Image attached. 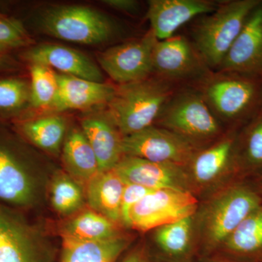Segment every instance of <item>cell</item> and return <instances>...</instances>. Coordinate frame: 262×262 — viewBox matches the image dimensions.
Masks as SVG:
<instances>
[{
	"mask_svg": "<svg viewBox=\"0 0 262 262\" xmlns=\"http://www.w3.org/2000/svg\"><path fill=\"white\" fill-rule=\"evenodd\" d=\"M258 262H262V259L261 260V261H258Z\"/></svg>",
	"mask_w": 262,
	"mask_h": 262,
	"instance_id": "cell-38",
	"label": "cell"
},
{
	"mask_svg": "<svg viewBox=\"0 0 262 262\" xmlns=\"http://www.w3.org/2000/svg\"><path fill=\"white\" fill-rule=\"evenodd\" d=\"M193 215L156 229L155 239L165 252L180 255L187 251L192 237Z\"/></svg>",
	"mask_w": 262,
	"mask_h": 262,
	"instance_id": "cell-30",
	"label": "cell"
},
{
	"mask_svg": "<svg viewBox=\"0 0 262 262\" xmlns=\"http://www.w3.org/2000/svg\"><path fill=\"white\" fill-rule=\"evenodd\" d=\"M124 156L187 168L199 147L171 131L152 125L122 137Z\"/></svg>",
	"mask_w": 262,
	"mask_h": 262,
	"instance_id": "cell-9",
	"label": "cell"
},
{
	"mask_svg": "<svg viewBox=\"0 0 262 262\" xmlns=\"http://www.w3.org/2000/svg\"><path fill=\"white\" fill-rule=\"evenodd\" d=\"M256 185H257L258 189H259L260 192H261L262 195V177L261 180H260L258 182H256Z\"/></svg>",
	"mask_w": 262,
	"mask_h": 262,
	"instance_id": "cell-36",
	"label": "cell"
},
{
	"mask_svg": "<svg viewBox=\"0 0 262 262\" xmlns=\"http://www.w3.org/2000/svg\"><path fill=\"white\" fill-rule=\"evenodd\" d=\"M128 244L122 235L89 242L63 241L61 262H115Z\"/></svg>",
	"mask_w": 262,
	"mask_h": 262,
	"instance_id": "cell-23",
	"label": "cell"
},
{
	"mask_svg": "<svg viewBox=\"0 0 262 262\" xmlns=\"http://www.w3.org/2000/svg\"><path fill=\"white\" fill-rule=\"evenodd\" d=\"M30 75V106L34 108H51L58 92V77L46 66L29 65Z\"/></svg>",
	"mask_w": 262,
	"mask_h": 262,
	"instance_id": "cell-28",
	"label": "cell"
},
{
	"mask_svg": "<svg viewBox=\"0 0 262 262\" xmlns=\"http://www.w3.org/2000/svg\"><path fill=\"white\" fill-rule=\"evenodd\" d=\"M20 57L29 64L44 65L63 75L103 82L98 65L82 52L67 46L51 43L33 46L22 51Z\"/></svg>",
	"mask_w": 262,
	"mask_h": 262,
	"instance_id": "cell-13",
	"label": "cell"
},
{
	"mask_svg": "<svg viewBox=\"0 0 262 262\" xmlns=\"http://www.w3.org/2000/svg\"><path fill=\"white\" fill-rule=\"evenodd\" d=\"M157 41L149 30L139 39L117 45L99 53L98 63L118 84L145 80L152 74V53Z\"/></svg>",
	"mask_w": 262,
	"mask_h": 262,
	"instance_id": "cell-11",
	"label": "cell"
},
{
	"mask_svg": "<svg viewBox=\"0 0 262 262\" xmlns=\"http://www.w3.org/2000/svg\"><path fill=\"white\" fill-rule=\"evenodd\" d=\"M226 248L244 262L262 259V206L253 211L225 241Z\"/></svg>",
	"mask_w": 262,
	"mask_h": 262,
	"instance_id": "cell-25",
	"label": "cell"
},
{
	"mask_svg": "<svg viewBox=\"0 0 262 262\" xmlns=\"http://www.w3.org/2000/svg\"><path fill=\"white\" fill-rule=\"evenodd\" d=\"M154 125L182 136L200 149L211 145L227 132L194 88L176 91Z\"/></svg>",
	"mask_w": 262,
	"mask_h": 262,
	"instance_id": "cell-4",
	"label": "cell"
},
{
	"mask_svg": "<svg viewBox=\"0 0 262 262\" xmlns=\"http://www.w3.org/2000/svg\"><path fill=\"white\" fill-rule=\"evenodd\" d=\"M63 241H100L121 235L117 224L94 211H85L76 215L63 226Z\"/></svg>",
	"mask_w": 262,
	"mask_h": 262,
	"instance_id": "cell-24",
	"label": "cell"
},
{
	"mask_svg": "<svg viewBox=\"0 0 262 262\" xmlns=\"http://www.w3.org/2000/svg\"><path fill=\"white\" fill-rule=\"evenodd\" d=\"M37 198V185L25 153L14 138L0 128V203L25 209Z\"/></svg>",
	"mask_w": 262,
	"mask_h": 262,
	"instance_id": "cell-8",
	"label": "cell"
},
{
	"mask_svg": "<svg viewBox=\"0 0 262 262\" xmlns=\"http://www.w3.org/2000/svg\"><path fill=\"white\" fill-rule=\"evenodd\" d=\"M125 183L115 170L102 172L87 184L85 196L93 211L115 223L121 222L122 194Z\"/></svg>",
	"mask_w": 262,
	"mask_h": 262,
	"instance_id": "cell-20",
	"label": "cell"
},
{
	"mask_svg": "<svg viewBox=\"0 0 262 262\" xmlns=\"http://www.w3.org/2000/svg\"><path fill=\"white\" fill-rule=\"evenodd\" d=\"M238 129L225 133L211 145L200 149L187 168L200 184H208L230 168H234V147Z\"/></svg>",
	"mask_w": 262,
	"mask_h": 262,
	"instance_id": "cell-19",
	"label": "cell"
},
{
	"mask_svg": "<svg viewBox=\"0 0 262 262\" xmlns=\"http://www.w3.org/2000/svg\"><path fill=\"white\" fill-rule=\"evenodd\" d=\"M122 262H147L144 251L138 250L130 253Z\"/></svg>",
	"mask_w": 262,
	"mask_h": 262,
	"instance_id": "cell-35",
	"label": "cell"
},
{
	"mask_svg": "<svg viewBox=\"0 0 262 262\" xmlns=\"http://www.w3.org/2000/svg\"><path fill=\"white\" fill-rule=\"evenodd\" d=\"M154 190L139 184L125 183L121 204V222L124 225L130 227L131 210L144 196Z\"/></svg>",
	"mask_w": 262,
	"mask_h": 262,
	"instance_id": "cell-32",
	"label": "cell"
},
{
	"mask_svg": "<svg viewBox=\"0 0 262 262\" xmlns=\"http://www.w3.org/2000/svg\"><path fill=\"white\" fill-rule=\"evenodd\" d=\"M184 167L173 164L123 156L114 170L125 183L139 184L151 189H187V174Z\"/></svg>",
	"mask_w": 262,
	"mask_h": 262,
	"instance_id": "cell-16",
	"label": "cell"
},
{
	"mask_svg": "<svg viewBox=\"0 0 262 262\" xmlns=\"http://www.w3.org/2000/svg\"><path fill=\"white\" fill-rule=\"evenodd\" d=\"M62 158L70 177L80 184H87L101 173L94 150L80 129H72L66 136Z\"/></svg>",
	"mask_w": 262,
	"mask_h": 262,
	"instance_id": "cell-22",
	"label": "cell"
},
{
	"mask_svg": "<svg viewBox=\"0 0 262 262\" xmlns=\"http://www.w3.org/2000/svg\"><path fill=\"white\" fill-rule=\"evenodd\" d=\"M81 127L97 158L101 173L113 170L124 156L122 134L107 113L85 117Z\"/></svg>",
	"mask_w": 262,
	"mask_h": 262,
	"instance_id": "cell-18",
	"label": "cell"
},
{
	"mask_svg": "<svg viewBox=\"0 0 262 262\" xmlns=\"http://www.w3.org/2000/svg\"><path fill=\"white\" fill-rule=\"evenodd\" d=\"M196 208L198 201L189 191L156 189L131 210L130 227L146 232L191 216Z\"/></svg>",
	"mask_w": 262,
	"mask_h": 262,
	"instance_id": "cell-10",
	"label": "cell"
},
{
	"mask_svg": "<svg viewBox=\"0 0 262 262\" xmlns=\"http://www.w3.org/2000/svg\"><path fill=\"white\" fill-rule=\"evenodd\" d=\"M178 88L151 76L132 83L118 84L107 113L122 136L155 125L163 106Z\"/></svg>",
	"mask_w": 262,
	"mask_h": 262,
	"instance_id": "cell-2",
	"label": "cell"
},
{
	"mask_svg": "<svg viewBox=\"0 0 262 262\" xmlns=\"http://www.w3.org/2000/svg\"><path fill=\"white\" fill-rule=\"evenodd\" d=\"M220 3L211 0H150L146 13L150 30L158 40L168 39L184 24L214 11Z\"/></svg>",
	"mask_w": 262,
	"mask_h": 262,
	"instance_id": "cell-14",
	"label": "cell"
},
{
	"mask_svg": "<svg viewBox=\"0 0 262 262\" xmlns=\"http://www.w3.org/2000/svg\"><path fill=\"white\" fill-rule=\"evenodd\" d=\"M213 72L189 38L174 35L155 43L151 76L178 89H196Z\"/></svg>",
	"mask_w": 262,
	"mask_h": 262,
	"instance_id": "cell-5",
	"label": "cell"
},
{
	"mask_svg": "<svg viewBox=\"0 0 262 262\" xmlns=\"http://www.w3.org/2000/svg\"><path fill=\"white\" fill-rule=\"evenodd\" d=\"M102 3L114 10L127 13L135 12L139 5L135 0H104Z\"/></svg>",
	"mask_w": 262,
	"mask_h": 262,
	"instance_id": "cell-33",
	"label": "cell"
},
{
	"mask_svg": "<svg viewBox=\"0 0 262 262\" xmlns=\"http://www.w3.org/2000/svg\"><path fill=\"white\" fill-rule=\"evenodd\" d=\"M0 262H44L37 239L23 216L1 203Z\"/></svg>",
	"mask_w": 262,
	"mask_h": 262,
	"instance_id": "cell-15",
	"label": "cell"
},
{
	"mask_svg": "<svg viewBox=\"0 0 262 262\" xmlns=\"http://www.w3.org/2000/svg\"><path fill=\"white\" fill-rule=\"evenodd\" d=\"M215 72L262 78V2L248 17Z\"/></svg>",
	"mask_w": 262,
	"mask_h": 262,
	"instance_id": "cell-12",
	"label": "cell"
},
{
	"mask_svg": "<svg viewBox=\"0 0 262 262\" xmlns=\"http://www.w3.org/2000/svg\"><path fill=\"white\" fill-rule=\"evenodd\" d=\"M241 262H244V261H241Z\"/></svg>",
	"mask_w": 262,
	"mask_h": 262,
	"instance_id": "cell-39",
	"label": "cell"
},
{
	"mask_svg": "<svg viewBox=\"0 0 262 262\" xmlns=\"http://www.w3.org/2000/svg\"><path fill=\"white\" fill-rule=\"evenodd\" d=\"M30 96L27 78L12 73L0 75V121L20 119L30 105Z\"/></svg>",
	"mask_w": 262,
	"mask_h": 262,
	"instance_id": "cell-27",
	"label": "cell"
},
{
	"mask_svg": "<svg viewBox=\"0 0 262 262\" xmlns=\"http://www.w3.org/2000/svg\"><path fill=\"white\" fill-rule=\"evenodd\" d=\"M20 70V62L11 55L0 54V75L14 73Z\"/></svg>",
	"mask_w": 262,
	"mask_h": 262,
	"instance_id": "cell-34",
	"label": "cell"
},
{
	"mask_svg": "<svg viewBox=\"0 0 262 262\" xmlns=\"http://www.w3.org/2000/svg\"><path fill=\"white\" fill-rule=\"evenodd\" d=\"M262 206L256 183H235L211 202L203 218V233L209 244H225L229 236L253 211Z\"/></svg>",
	"mask_w": 262,
	"mask_h": 262,
	"instance_id": "cell-7",
	"label": "cell"
},
{
	"mask_svg": "<svg viewBox=\"0 0 262 262\" xmlns=\"http://www.w3.org/2000/svg\"><path fill=\"white\" fill-rule=\"evenodd\" d=\"M224 127L238 129L259 113L262 78L213 72L196 88Z\"/></svg>",
	"mask_w": 262,
	"mask_h": 262,
	"instance_id": "cell-1",
	"label": "cell"
},
{
	"mask_svg": "<svg viewBox=\"0 0 262 262\" xmlns=\"http://www.w3.org/2000/svg\"><path fill=\"white\" fill-rule=\"evenodd\" d=\"M234 168L244 175L262 170V115L258 114L237 134L234 147Z\"/></svg>",
	"mask_w": 262,
	"mask_h": 262,
	"instance_id": "cell-26",
	"label": "cell"
},
{
	"mask_svg": "<svg viewBox=\"0 0 262 262\" xmlns=\"http://www.w3.org/2000/svg\"><path fill=\"white\" fill-rule=\"evenodd\" d=\"M34 41L21 20L0 13V54L34 46Z\"/></svg>",
	"mask_w": 262,
	"mask_h": 262,
	"instance_id": "cell-31",
	"label": "cell"
},
{
	"mask_svg": "<svg viewBox=\"0 0 262 262\" xmlns=\"http://www.w3.org/2000/svg\"><path fill=\"white\" fill-rule=\"evenodd\" d=\"M41 27L49 35L80 44L106 42L115 33L111 19L94 8L80 5H61L46 10Z\"/></svg>",
	"mask_w": 262,
	"mask_h": 262,
	"instance_id": "cell-6",
	"label": "cell"
},
{
	"mask_svg": "<svg viewBox=\"0 0 262 262\" xmlns=\"http://www.w3.org/2000/svg\"><path fill=\"white\" fill-rule=\"evenodd\" d=\"M261 2H220L214 11L195 19L189 39L213 72L218 70L242 30L248 17Z\"/></svg>",
	"mask_w": 262,
	"mask_h": 262,
	"instance_id": "cell-3",
	"label": "cell"
},
{
	"mask_svg": "<svg viewBox=\"0 0 262 262\" xmlns=\"http://www.w3.org/2000/svg\"><path fill=\"white\" fill-rule=\"evenodd\" d=\"M84 193L80 184L70 176L61 174L53 180L51 188V201L55 211L70 215L83 206Z\"/></svg>",
	"mask_w": 262,
	"mask_h": 262,
	"instance_id": "cell-29",
	"label": "cell"
},
{
	"mask_svg": "<svg viewBox=\"0 0 262 262\" xmlns=\"http://www.w3.org/2000/svg\"><path fill=\"white\" fill-rule=\"evenodd\" d=\"M258 114L262 115V101L261 103V106H260L259 113H258Z\"/></svg>",
	"mask_w": 262,
	"mask_h": 262,
	"instance_id": "cell-37",
	"label": "cell"
},
{
	"mask_svg": "<svg viewBox=\"0 0 262 262\" xmlns=\"http://www.w3.org/2000/svg\"><path fill=\"white\" fill-rule=\"evenodd\" d=\"M58 88L51 107L56 113L82 110L107 105L115 95L116 86L58 74Z\"/></svg>",
	"mask_w": 262,
	"mask_h": 262,
	"instance_id": "cell-17",
	"label": "cell"
},
{
	"mask_svg": "<svg viewBox=\"0 0 262 262\" xmlns=\"http://www.w3.org/2000/svg\"><path fill=\"white\" fill-rule=\"evenodd\" d=\"M13 126L19 135L53 155L60 152L67 136V120L61 115L20 118L13 122Z\"/></svg>",
	"mask_w": 262,
	"mask_h": 262,
	"instance_id": "cell-21",
	"label": "cell"
}]
</instances>
